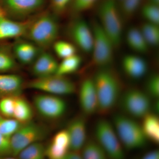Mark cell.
I'll return each mask as SVG.
<instances>
[{"instance_id":"6da1fadb","label":"cell","mask_w":159,"mask_h":159,"mask_svg":"<svg viewBox=\"0 0 159 159\" xmlns=\"http://www.w3.org/2000/svg\"><path fill=\"white\" fill-rule=\"evenodd\" d=\"M92 79L98 98V113H108L118 104L122 93V81L109 66L99 68Z\"/></svg>"},{"instance_id":"7a4b0ae2","label":"cell","mask_w":159,"mask_h":159,"mask_svg":"<svg viewBox=\"0 0 159 159\" xmlns=\"http://www.w3.org/2000/svg\"><path fill=\"white\" fill-rule=\"evenodd\" d=\"M57 16L51 11H41L28 20L24 37L42 51L53 46L59 36V25Z\"/></svg>"},{"instance_id":"3957f363","label":"cell","mask_w":159,"mask_h":159,"mask_svg":"<svg viewBox=\"0 0 159 159\" xmlns=\"http://www.w3.org/2000/svg\"><path fill=\"white\" fill-rule=\"evenodd\" d=\"M97 20L104 32L119 47L122 41L124 19L116 0H102L98 9Z\"/></svg>"},{"instance_id":"277c9868","label":"cell","mask_w":159,"mask_h":159,"mask_svg":"<svg viewBox=\"0 0 159 159\" xmlns=\"http://www.w3.org/2000/svg\"><path fill=\"white\" fill-rule=\"evenodd\" d=\"M112 124L124 149L134 150L142 148L147 140L142 131L141 124L135 119L124 114H116Z\"/></svg>"},{"instance_id":"5b68a950","label":"cell","mask_w":159,"mask_h":159,"mask_svg":"<svg viewBox=\"0 0 159 159\" xmlns=\"http://www.w3.org/2000/svg\"><path fill=\"white\" fill-rule=\"evenodd\" d=\"M95 136L108 159H125V149L112 123L105 119H99L95 125Z\"/></svg>"},{"instance_id":"8992f818","label":"cell","mask_w":159,"mask_h":159,"mask_svg":"<svg viewBox=\"0 0 159 159\" xmlns=\"http://www.w3.org/2000/svg\"><path fill=\"white\" fill-rule=\"evenodd\" d=\"M91 26L94 38L92 64L99 68L109 66L114 60L115 45L97 20H93Z\"/></svg>"},{"instance_id":"52a82bcc","label":"cell","mask_w":159,"mask_h":159,"mask_svg":"<svg viewBox=\"0 0 159 159\" xmlns=\"http://www.w3.org/2000/svg\"><path fill=\"white\" fill-rule=\"evenodd\" d=\"M118 104L124 115L134 119H142L151 112L152 101L145 91L130 89L122 92Z\"/></svg>"},{"instance_id":"ba28073f","label":"cell","mask_w":159,"mask_h":159,"mask_svg":"<svg viewBox=\"0 0 159 159\" xmlns=\"http://www.w3.org/2000/svg\"><path fill=\"white\" fill-rule=\"evenodd\" d=\"M46 3L47 0H0V7L7 17L25 21L40 12Z\"/></svg>"},{"instance_id":"9c48e42d","label":"cell","mask_w":159,"mask_h":159,"mask_svg":"<svg viewBox=\"0 0 159 159\" xmlns=\"http://www.w3.org/2000/svg\"><path fill=\"white\" fill-rule=\"evenodd\" d=\"M28 88L60 96L70 95L76 91L75 84L65 76L54 74L47 77H36L28 82Z\"/></svg>"},{"instance_id":"30bf717a","label":"cell","mask_w":159,"mask_h":159,"mask_svg":"<svg viewBox=\"0 0 159 159\" xmlns=\"http://www.w3.org/2000/svg\"><path fill=\"white\" fill-rule=\"evenodd\" d=\"M46 134L42 126L31 122L22 124L10 138L11 155L16 157L24 148L36 142H40Z\"/></svg>"},{"instance_id":"8fae6325","label":"cell","mask_w":159,"mask_h":159,"mask_svg":"<svg viewBox=\"0 0 159 159\" xmlns=\"http://www.w3.org/2000/svg\"><path fill=\"white\" fill-rule=\"evenodd\" d=\"M67 35L77 48L86 53H92L93 45V34L91 26L84 20L75 17L69 23Z\"/></svg>"},{"instance_id":"7c38bea8","label":"cell","mask_w":159,"mask_h":159,"mask_svg":"<svg viewBox=\"0 0 159 159\" xmlns=\"http://www.w3.org/2000/svg\"><path fill=\"white\" fill-rule=\"evenodd\" d=\"M33 103L36 111L46 119H56L64 115L67 109L66 101L59 96L39 94L34 96Z\"/></svg>"},{"instance_id":"4fadbf2b","label":"cell","mask_w":159,"mask_h":159,"mask_svg":"<svg viewBox=\"0 0 159 159\" xmlns=\"http://www.w3.org/2000/svg\"><path fill=\"white\" fill-rule=\"evenodd\" d=\"M79 101L80 108L85 115L90 116L98 112V98L92 78H86L81 83Z\"/></svg>"},{"instance_id":"5bb4252c","label":"cell","mask_w":159,"mask_h":159,"mask_svg":"<svg viewBox=\"0 0 159 159\" xmlns=\"http://www.w3.org/2000/svg\"><path fill=\"white\" fill-rule=\"evenodd\" d=\"M69 137L70 151L80 152L87 141V126L82 117L74 118L66 129Z\"/></svg>"},{"instance_id":"9a60e30c","label":"cell","mask_w":159,"mask_h":159,"mask_svg":"<svg viewBox=\"0 0 159 159\" xmlns=\"http://www.w3.org/2000/svg\"><path fill=\"white\" fill-rule=\"evenodd\" d=\"M70 151L68 134L66 129H63L54 135L46 147V156L48 159H64Z\"/></svg>"},{"instance_id":"2e32d148","label":"cell","mask_w":159,"mask_h":159,"mask_svg":"<svg viewBox=\"0 0 159 159\" xmlns=\"http://www.w3.org/2000/svg\"><path fill=\"white\" fill-rule=\"evenodd\" d=\"M58 63L52 54L41 51L32 63V71L36 77H47L56 74Z\"/></svg>"},{"instance_id":"e0dca14e","label":"cell","mask_w":159,"mask_h":159,"mask_svg":"<svg viewBox=\"0 0 159 159\" xmlns=\"http://www.w3.org/2000/svg\"><path fill=\"white\" fill-rule=\"evenodd\" d=\"M122 68L129 78L139 79L146 75L148 65L145 60L135 54H127L122 60Z\"/></svg>"},{"instance_id":"ac0fdd59","label":"cell","mask_w":159,"mask_h":159,"mask_svg":"<svg viewBox=\"0 0 159 159\" xmlns=\"http://www.w3.org/2000/svg\"><path fill=\"white\" fill-rule=\"evenodd\" d=\"M28 20L17 21L6 16H0V40L22 37L25 33Z\"/></svg>"},{"instance_id":"d6986e66","label":"cell","mask_w":159,"mask_h":159,"mask_svg":"<svg viewBox=\"0 0 159 159\" xmlns=\"http://www.w3.org/2000/svg\"><path fill=\"white\" fill-rule=\"evenodd\" d=\"M41 51L31 42L21 40L15 43L12 49L16 59L24 65L33 63Z\"/></svg>"},{"instance_id":"ffe728a7","label":"cell","mask_w":159,"mask_h":159,"mask_svg":"<svg viewBox=\"0 0 159 159\" xmlns=\"http://www.w3.org/2000/svg\"><path fill=\"white\" fill-rule=\"evenodd\" d=\"M24 87L22 78L16 74H0V98L21 95Z\"/></svg>"},{"instance_id":"44dd1931","label":"cell","mask_w":159,"mask_h":159,"mask_svg":"<svg viewBox=\"0 0 159 159\" xmlns=\"http://www.w3.org/2000/svg\"><path fill=\"white\" fill-rule=\"evenodd\" d=\"M142 119L141 127L145 138L147 141L157 144L159 142V119L157 115L150 112Z\"/></svg>"},{"instance_id":"7402d4cb","label":"cell","mask_w":159,"mask_h":159,"mask_svg":"<svg viewBox=\"0 0 159 159\" xmlns=\"http://www.w3.org/2000/svg\"><path fill=\"white\" fill-rule=\"evenodd\" d=\"M126 43L133 51L140 54L147 53L150 47L146 42L140 28L132 27L127 30Z\"/></svg>"},{"instance_id":"603a6c76","label":"cell","mask_w":159,"mask_h":159,"mask_svg":"<svg viewBox=\"0 0 159 159\" xmlns=\"http://www.w3.org/2000/svg\"><path fill=\"white\" fill-rule=\"evenodd\" d=\"M33 116V109L29 102L21 95L15 97L13 119L24 124L31 122Z\"/></svg>"},{"instance_id":"cb8c5ba5","label":"cell","mask_w":159,"mask_h":159,"mask_svg":"<svg viewBox=\"0 0 159 159\" xmlns=\"http://www.w3.org/2000/svg\"><path fill=\"white\" fill-rule=\"evenodd\" d=\"M81 57L78 54L63 59L60 63H58L56 75L65 76L73 74L78 70L82 64Z\"/></svg>"},{"instance_id":"d4e9b609","label":"cell","mask_w":159,"mask_h":159,"mask_svg":"<svg viewBox=\"0 0 159 159\" xmlns=\"http://www.w3.org/2000/svg\"><path fill=\"white\" fill-rule=\"evenodd\" d=\"M83 159H108L106 153L96 140H89L80 151Z\"/></svg>"},{"instance_id":"484cf974","label":"cell","mask_w":159,"mask_h":159,"mask_svg":"<svg viewBox=\"0 0 159 159\" xmlns=\"http://www.w3.org/2000/svg\"><path fill=\"white\" fill-rule=\"evenodd\" d=\"M16 157L18 159H45L46 147L41 142H36L24 148Z\"/></svg>"},{"instance_id":"4316f807","label":"cell","mask_w":159,"mask_h":159,"mask_svg":"<svg viewBox=\"0 0 159 159\" xmlns=\"http://www.w3.org/2000/svg\"><path fill=\"white\" fill-rule=\"evenodd\" d=\"M139 28L149 47H157L158 45L159 25L146 22L143 23Z\"/></svg>"},{"instance_id":"83f0119b","label":"cell","mask_w":159,"mask_h":159,"mask_svg":"<svg viewBox=\"0 0 159 159\" xmlns=\"http://www.w3.org/2000/svg\"><path fill=\"white\" fill-rule=\"evenodd\" d=\"M144 0H122L119 3L120 12L124 20L130 19L143 5Z\"/></svg>"},{"instance_id":"f1b7e54d","label":"cell","mask_w":159,"mask_h":159,"mask_svg":"<svg viewBox=\"0 0 159 159\" xmlns=\"http://www.w3.org/2000/svg\"><path fill=\"white\" fill-rule=\"evenodd\" d=\"M16 67V58L12 50L0 48V73L11 70Z\"/></svg>"},{"instance_id":"f546056e","label":"cell","mask_w":159,"mask_h":159,"mask_svg":"<svg viewBox=\"0 0 159 159\" xmlns=\"http://www.w3.org/2000/svg\"><path fill=\"white\" fill-rule=\"evenodd\" d=\"M53 47L57 56L62 59L77 54V48L72 43L57 40Z\"/></svg>"},{"instance_id":"4dcf8cb0","label":"cell","mask_w":159,"mask_h":159,"mask_svg":"<svg viewBox=\"0 0 159 159\" xmlns=\"http://www.w3.org/2000/svg\"><path fill=\"white\" fill-rule=\"evenodd\" d=\"M141 13L146 22L159 25V6L146 2L141 7Z\"/></svg>"},{"instance_id":"1f68e13d","label":"cell","mask_w":159,"mask_h":159,"mask_svg":"<svg viewBox=\"0 0 159 159\" xmlns=\"http://www.w3.org/2000/svg\"><path fill=\"white\" fill-rule=\"evenodd\" d=\"M21 124L13 119L2 118L0 119V134L11 138Z\"/></svg>"},{"instance_id":"d6a6232c","label":"cell","mask_w":159,"mask_h":159,"mask_svg":"<svg viewBox=\"0 0 159 159\" xmlns=\"http://www.w3.org/2000/svg\"><path fill=\"white\" fill-rule=\"evenodd\" d=\"M145 92L151 99H159V76L158 74H153L151 75L146 80L145 84Z\"/></svg>"},{"instance_id":"836d02e7","label":"cell","mask_w":159,"mask_h":159,"mask_svg":"<svg viewBox=\"0 0 159 159\" xmlns=\"http://www.w3.org/2000/svg\"><path fill=\"white\" fill-rule=\"evenodd\" d=\"M51 12L56 16L63 14L71 6L73 0H49Z\"/></svg>"},{"instance_id":"e575fe53","label":"cell","mask_w":159,"mask_h":159,"mask_svg":"<svg viewBox=\"0 0 159 159\" xmlns=\"http://www.w3.org/2000/svg\"><path fill=\"white\" fill-rule=\"evenodd\" d=\"M15 97H5L0 99V112L8 119H13Z\"/></svg>"},{"instance_id":"d590c367","label":"cell","mask_w":159,"mask_h":159,"mask_svg":"<svg viewBox=\"0 0 159 159\" xmlns=\"http://www.w3.org/2000/svg\"><path fill=\"white\" fill-rule=\"evenodd\" d=\"M99 0H73L71 5L72 11L79 14L92 9Z\"/></svg>"},{"instance_id":"8d00e7d4","label":"cell","mask_w":159,"mask_h":159,"mask_svg":"<svg viewBox=\"0 0 159 159\" xmlns=\"http://www.w3.org/2000/svg\"><path fill=\"white\" fill-rule=\"evenodd\" d=\"M9 155L12 156L10 138L0 134V156Z\"/></svg>"},{"instance_id":"74e56055","label":"cell","mask_w":159,"mask_h":159,"mask_svg":"<svg viewBox=\"0 0 159 159\" xmlns=\"http://www.w3.org/2000/svg\"><path fill=\"white\" fill-rule=\"evenodd\" d=\"M139 159H159V151L157 149L150 151Z\"/></svg>"},{"instance_id":"f35d334b","label":"cell","mask_w":159,"mask_h":159,"mask_svg":"<svg viewBox=\"0 0 159 159\" xmlns=\"http://www.w3.org/2000/svg\"><path fill=\"white\" fill-rule=\"evenodd\" d=\"M64 159H83L80 152L70 151Z\"/></svg>"},{"instance_id":"ab89813d","label":"cell","mask_w":159,"mask_h":159,"mask_svg":"<svg viewBox=\"0 0 159 159\" xmlns=\"http://www.w3.org/2000/svg\"><path fill=\"white\" fill-rule=\"evenodd\" d=\"M147 2L159 6V0H147Z\"/></svg>"},{"instance_id":"60d3db41","label":"cell","mask_w":159,"mask_h":159,"mask_svg":"<svg viewBox=\"0 0 159 159\" xmlns=\"http://www.w3.org/2000/svg\"><path fill=\"white\" fill-rule=\"evenodd\" d=\"M15 157L12 156L11 157H2L0 158V159H18L17 157Z\"/></svg>"},{"instance_id":"b9f144b4","label":"cell","mask_w":159,"mask_h":159,"mask_svg":"<svg viewBox=\"0 0 159 159\" xmlns=\"http://www.w3.org/2000/svg\"><path fill=\"white\" fill-rule=\"evenodd\" d=\"M5 15V14H4V11H3L1 7H0V16H1Z\"/></svg>"},{"instance_id":"7bdbcfd3","label":"cell","mask_w":159,"mask_h":159,"mask_svg":"<svg viewBox=\"0 0 159 159\" xmlns=\"http://www.w3.org/2000/svg\"><path fill=\"white\" fill-rule=\"evenodd\" d=\"M116 1L119 4V3H120L122 0H116Z\"/></svg>"},{"instance_id":"ee69618b","label":"cell","mask_w":159,"mask_h":159,"mask_svg":"<svg viewBox=\"0 0 159 159\" xmlns=\"http://www.w3.org/2000/svg\"><path fill=\"white\" fill-rule=\"evenodd\" d=\"M2 118H2V117L1 116H0V119H2Z\"/></svg>"}]
</instances>
